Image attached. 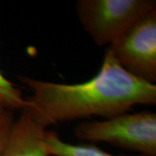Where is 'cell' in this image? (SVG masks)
<instances>
[{"mask_svg":"<svg viewBox=\"0 0 156 156\" xmlns=\"http://www.w3.org/2000/svg\"><path fill=\"white\" fill-rule=\"evenodd\" d=\"M20 80L32 92L24 108L46 128L94 115L109 119L135 105L156 104L155 84L128 73L108 50L99 72L82 83H57L28 76Z\"/></svg>","mask_w":156,"mask_h":156,"instance_id":"cell-1","label":"cell"},{"mask_svg":"<svg viewBox=\"0 0 156 156\" xmlns=\"http://www.w3.org/2000/svg\"><path fill=\"white\" fill-rule=\"evenodd\" d=\"M76 14L85 32L97 46L112 44L148 12L154 0H78Z\"/></svg>","mask_w":156,"mask_h":156,"instance_id":"cell-2","label":"cell"},{"mask_svg":"<svg viewBox=\"0 0 156 156\" xmlns=\"http://www.w3.org/2000/svg\"><path fill=\"white\" fill-rule=\"evenodd\" d=\"M74 134L84 141H103L141 155L156 156V115L153 112L125 113L101 122H82Z\"/></svg>","mask_w":156,"mask_h":156,"instance_id":"cell-3","label":"cell"},{"mask_svg":"<svg viewBox=\"0 0 156 156\" xmlns=\"http://www.w3.org/2000/svg\"><path fill=\"white\" fill-rule=\"evenodd\" d=\"M107 50L128 73L149 83L156 82V10L148 12Z\"/></svg>","mask_w":156,"mask_h":156,"instance_id":"cell-4","label":"cell"},{"mask_svg":"<svg viewBox=\"0 0 156 156\" xmlns=\"http://www.w3.org/2000/svg\"><path fill=\"white\" fill-rule=\"evenodd\" d=\"M46 131L32 112L23 108L11 127L0 156H49L44 142Z\"/></svg>","mask_w":156,"mask_h":156,"instance_id":"cell-5","label":"cell"},{"mask_svg":"<svg viewBox=\"0 0 156 156\" xmlns=\"http://www.w3.org/2000/svg\"><path fill=\"white\" fill-rule=\"evenodd\" d=\"M44 142L49 156H129L111 154L91 144L74 145L67 143L62 140L55 131L45 132Z\"/></svg>","mask_w":156,"mask_h":156,"instance_id":"cell-6","label":"cell"},{"mask_svg":"<svg viewBox=\"0 0 156 156\" xmlns=\"http://www.w3.org/2000/svg\"><path fill=\"white\" fill-rule=\"evenodd\" d=\"M25 107V99L22 91L10 82L0 71V108L14 112Z\"/></svg>","mask_w":156,"mask_h":156,"instance_id":"cell-7","label":"cell"},{"mask_svg":"<svg viewBox=\"0 0 156 156\" xmlns=\"http://www.w3.org/2000/svg\"><path fill=\"white\" fill-rule=\"evenodd\" d=\"M14 122L13 112L5 110L0 114V154L4 149Z\"/></svg>","mask_w":156,"mask_h":156,"instance_id":"cell-8","label":"cell"},{"mask_svg":"<svg viewBox=\"0 0 156 156\" xmlns=\"http://www.w3.org/2000/svg\"><path fill=\"white\" fill-rule=\"evenodd\" d=\"M4 111H5V110H4V109H2V108H0V114H1L2 112H4Z\"/></svg>","mask_w":156,"mask_h":156,"instance_id":"cell-9","label":"cell"}]
</instances>
